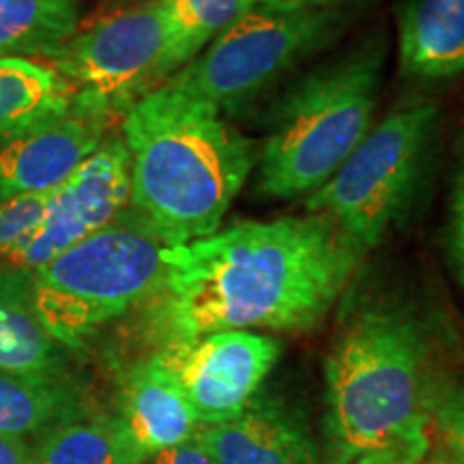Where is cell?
I'll use <instances>...</instances> for the list:
<instances>
[{"label":"cell","instance_id":"cell-1","mask_svg":"<svg viewBox=\"0 0 464 464\" xmlns=\"http://www.w3.org/2000/svg\"><path fill=\"white\" fill-rule=\"evenodd\" d=\"M166 276L150 297L164 344L218 332H299L335 304L363 254L327 218L305 213L243 222L166 247Z\"/></svg>","mask_w":464,"mask_h":464},{"label":"cell","instance_id":"cell-2","mask_svg":"<svg viewBox=\"0 0 464 464\" xmlns=\"http://www.w3.org/2000/svg\"><path fill=\"white\" fill-rule=\"evenodd\" d=\"M130 213L168 247L216 235L254 168L249 142L179 80L123 116Z\"/></svg>","mask_w":464,"mask_h":464},{"label":"cell","instance_id":"cell-3","mask_svg":"<svg viewBox=\"0 0 464 464\" xmlns=\"http://www.w3.org/2000/svg\"><path fill=\"white\" fill-rule=\"evenodd\" d=\"M426 334L409 312L374 305L348 323L324 365L335 460L382 454L420 464L428 454L432 372Z\"/></svg>","mask_w":464,"mask_h":464},{"label":"cell","instance_id":"cell-4","mask_svg":"<svg viewBox=\"0 0 464 464\" xmlns=\"http://www.w3.org/2000/svg\"><path fill=\"white\" fill-rule=\"evenodd\" d=\"M385 52L381 44L318 67L295 84L271 116L256 189L297 198L323 188L372 130Z\"/></svg>","mask_w":464,"mask_h":464},{"label":"cell","instance_id":"cell-5","mask_svg":"<svg viewBox=\"0 0 464 464\" xmlns=\"http://www.w3.org/2000/svg\"><path fill=\"white\" fill-rule=\"evenodd\" d=\"M166 247L140 219L123 213L33 271L28 307L58 346L80 348L158 293L166 276Z\"/></svg>","mask_w":464,"mask_h":464},{"label":"cell","instance_id":"cell-6","mask_svg":"<svg viewBox=\"0 0 464 464\" xmlns=\"http://www.w3.org/2000/svg\"><path fill=\"white\" fill-rule=\"evenodd\" d=\"M437 116V106L426 100H409L393 108L338 172L307 196L305 211L334 222L365 256L413 198Z\"/></svg>","mask_w":464,"mask_h":464},{"label":"cell","instance_id":"cell-7","mask_svg":"<svg viewBox=\"0 0 464 464\" xmlns=\"http://www.w3.org/2000/svg\"><path fill=\"white\" fill-rule=\"evenodd\" d=\"M334 11H282L254 5L172 75L219 110L246 103L334 37Z\"/></svg>","mask_w":464,"mask_h":464},{"label":"cell","instance_id":"cell-8","mask_svg":"<svg viewBox=\"0 0 464 464\" xmlns=\"http://www.w3.org/2000/svg\"><path fill=\"white\" fill-rule=\"evenodd\" d=\"M45 58L72 84L75 106L108 119L170 80L168 26L155 0L103 17Z\"/></svg>","mask_w":464,"mask_h":464},{"label":"cell","instance_id":"cell-9","mask_svg":"<svg viewBox=\"0 0 464 464\" xmlns=\"http://www.w3.org/2000/svg\"><path fill=\"white\" fill-rule=\"evenodd\" d=\"M153 357L181 387L200 426H216L246 411L280 357V344L256 332H218L170 342Z\"/></svg>","mask_w":464,"mask_h":464},{"label":"cell","instance_id":"cell-10","mask_svg":"<svg viewBox=\"0 0 464 464\" xmlns=\"http://www.w3.org/2000/svg\"><path fill=\"white\" fill-rule=\"evenodd\" d=\"M130 208V153L123 136L106 138L82 166L50 194L34 241L11 266L37 271L69 247L116 222Z\"/></svg>","mask_w":464,"mask_h":464},{"label":"cell","instance_id":"cell-11","mask_svg":"<svg viewBox=\"0 0 464 464\" xmlns=\"http://www.w3.org/2000/svg\"><path fill=\"white\" fill-rule=\"evenodd\" d=\"M110 123L72 103L58 119L0 144V200L61 188L106 142Z\"/></svg>","mask_w":464,"mask_h":464},{"label":"cell","instance_id":"cell-12","mask_svg":"<svg viewBox=\"0 0 464 464\" xmlns=\"http://www.w3.org/2000/svg\"><path fill=\"white\" fill-rule=\"evenodd\" d=\"M196 440L216 464H314V448L297 417L269 400L216 426H200Z\"/></svg>","mask_w":464,"mask_h":464},{"label":"cell","instance_id":"cell-13","mask_svg":"<svg viewBox=\"0 0 464 464\" xmlns=\"http://www.w3.org/2000/svg\"><path fill=\"white\" fill-rule=\"evenodd\" d=\"M119 420L149 458L183 445L200 428L181 387L155 357L138 363L127 374Z\"/></svg>","mask_w":464,"mask_h":464},{"label":"cell","instance_id":"cell-14","mask_svg":"<svg viewBox=\"0 0 464 464\" xmlns=\"http://www.w3.org/2000/svg\"><path fill=\"white\" fill-rule=\"evenodd\" d=\"M400 65L421 80L464 73V0H406L400 14Z\"/></svg>","mask_w":464,"mask_h":464},{"label":"cell","instance_id":"cell-15","mask_svg":"<svg viewBox=\"0 0 464 464\" xmlns=\"http://www.w3.org/2000/svg\"><path fill=\"white\" fill-rule=\"evenodd\" d=\"M73 95L54 67L28 56H0V144L63 116Z\"/></svg>","mask_w":464,"mask_h":464},{"label":"cell","instance_id":"cell-16","mask_svg":"<svg viewBox=\"0 0 464 464\" xmlns=\"http://www.w3.org/2000/svg\"><path fill=\"white\" fill-rule=\"evenodd\" d=\"M149 456L112 415H75L56 423L34 450L37 464H144Z\"/></svg>","mask_w":464,"mask_h":464},{"label":"cell","instance_id":"cell-17","mask_svg":"<svg viewBox=\"0 0 464 464\" xmlns=\"http://www.w3.org/2000/svg\"><path fill=\"white\" fill-rule=\"evenodd\" d=\"M78 393L58 374L0 372V434L26 439L80 415Z\"/></svg>","mask_w":464,"mask_h":464},{"label":"cell","instance_id":"cell-18","mask_svg":"<svg viewBox=\"0 0 464 464\" xmlns=\"http://www.w3.org/2000/svg\"><path fill=\"white\" fill-rule=\"evenodd\" d=\"M78 33V0H0V56H50Z\"/></svg>","mask_w":464,"mask_h":464},{"label":"cell","instance_id":"cell-19","mask_svg":"<svg viewBox=\"0 0 464 464\" xmlns=\"http://www.w3.org/2000/svg\"><path fill=\"white\" fill-rule=\"evenodd\" d=\"M168 26L170 78L189 65L218 34L254 7V0H155Z\"/></svg>","mask_w":464,"mask_h":464},{"label":"cell","instance_id":"cell-20","mask_svg":"<svg viewBox=\"0 0 464 464\" xmlns=\"http://www.w3.org/2000/svg\"><path fill=\"white\" fill-rule=\"evenodd\" d=\"M61 346L44 332L31 307L0 295V372L58 374Z\"/></svg>","mask_w":464,"mask_h":464},{"label":"cell","instance_id":"cell-21","mask_svg":"<svg viewBox=\"0 0 464 464\" xmlns=\"http://www.w3.org/2000/svg\"><path fill=\"white\" fill-rule=\"evenodd\" d=\"M426 409L454 464H464V381L432 368L426 390Z\"/></svg>","mask_w":464,"mask_h":464},{"label":"cell","instance_id":"cell-22","mask_svg":"<svg viewBox=\"0 0 464 464\" xmlns=\"http://www.w3.org/2000/svg\"><path fill=\"white\" fill-rule=\"evenodd\" d=\"M50 194L0 200V263L11 265L34 241L48 213Z\"/></svg>","mask_w":464,"mask_h":464},{"label":"cell","instance_id":"cell-23","mask_svg":"<svg viewBox=\"0 0 464 464\" xmlns=\"http://www.w3.org/2000/svg\"><path fill=\"white\" fill-rule=\"evenodd\" d=\"M448 241L458 280H460L464 288V150L454 179V191H451Z\"/></svg>","mask_w":464,"mask_h":464},{"label":"cell","instance_id":"cell-24","mask_svg":"<svg viewBox=\"0 0 464 464\" xmlns=\"http://www.w3.org/2000/svg\"><path fill=\"white\" fill-rule=\"evenodd\" d=\"M150 464H216L208 451L202 448L198 440L189 439L177 448L164 450L160 454L150 456Z\"/></svg>","mask_w":464,"mask_h":464},{"label":"cell","instance_id":"cell-25","mask_svg":"<svg viewBox=\"0 0 464 464\" xmlns=\"http://www.w3.org/2000/svg\"><path fill=\"white\" fill-rule=\"evenodd\" d=\"M0 464H37L34 450L26 439L0 434Z\"/></svg>","mask_w":464,"mask_h":464},{"label":"cell","instance_id":"cell-26","mask_svg":"<svg viewBox=\"0 0 464 464\" xmlns=\"http://www.w3.org/2000/svg\"><path fill=\"white\" fill-rule=\"evenodd\" d=\"M332 0H254V5L269 9H282V11H297V9H316L324 7Z\"/></svg>","mask_w":464,"mask_h":464},{"label":"cell","instance_id":"cell-27","mask_svg":"<svg viewBox=\"0 0 464 464\" xmlns=\"http://www.w3.org/2000/svg\"><path fill=\"white\" fill-rule=\"evenodd\" d=\"M357 464H396V462H393L392 458H387L382 454H370V456L359 458Z\"/></svg>","mask_w":464,"mask_h":464},{"label":"cell","instance_id":"cell-28","mask_svg":"<svg viewBox=\"0 0 464 464\" xmlns=\"http://www.w3.org/2000/svg\"><path fill=\"white\" fill-rule=\"evenodd\" d=\"M420 464H454L448 458V454H437V456H430V458H423Z\"/></svg>","mask_w":464,"mask_h":464}]
</instances>
